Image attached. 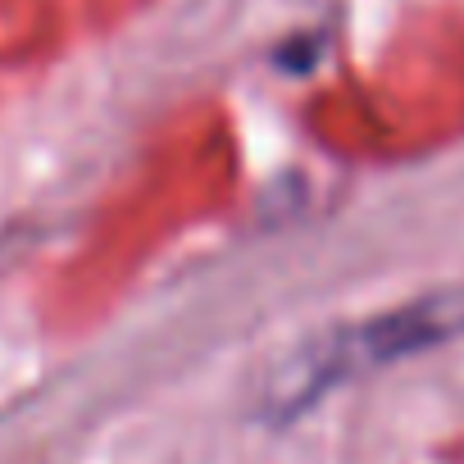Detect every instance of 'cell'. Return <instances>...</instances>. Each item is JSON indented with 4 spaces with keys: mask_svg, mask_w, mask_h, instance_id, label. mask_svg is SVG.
<instances>
[]
</instances>
